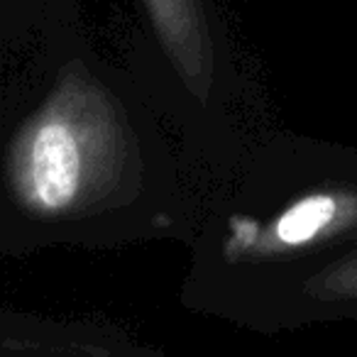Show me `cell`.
Returning <instances> with one entry per match:
<instances>
[{"mask_svg":"<svg viewBox=\"0 0 357 357\" xmlns=\"http://www.w3.org/2000/svg\"><path fill=\"white\" fill-rule=\"evenodd\" d=\"M335 215L337 201L333 196H308L277 218L272 228L274 245L296 248V245L311 243L316 235H321L335 220Z\"/></svg>","mask_w":357,"mask_h":357,"instance_id":"cell-3","label":"cell"},{"mask_svg":"<svg viewBox=\"0 0 357 357\" xmlns=\"http://www.w3.org/2000/svg\"><path fill=\"white\" fill-rule=\"evenodd\" d=\"M115 125L96 103L64 98L22 132L13 181L30 208L66 213L96 194L113 167Z\"/></svg>","mask_w":357,"mask_h":357,"instance_id":"cell-1","label":"cell"},{"mask_svg":"<svg viewBox=\"0 0 357 357\" xmlns=\"http://www.w3.org/2000/svg\"><path fill=\"white\" fill-rule=\"evenodd\" d=\"M169 56L201 96L208 84V35L199 0H144Z\"/></svg>","mask_w":357,"mask_h":357,"instance_id":"cell-2","label":"cell"}]
</instances>
